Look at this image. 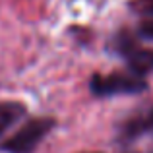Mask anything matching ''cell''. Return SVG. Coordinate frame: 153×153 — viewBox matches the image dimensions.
<instances>
[{"instance_id":"7a4b0ae2","label":"cell","mask_w":153,"mask_h":153,"mask_svg":"<svg viewBox=\"0 0 153 153\" xmlns=\"http://www.w3.org/2000/svg\"><path fill=\"white\" fill-rule=\"evenodd\" d=\"M147 83L143 76L134 72L130 74H111L101 76L95 74L89 82V89L95 97H116V95H136L146 91Z\"/></svg>"},{"instance_id":"277c9868","label":"cell","mask_w":153,"mask_h":153,"mask_svg":"<svg viewBox=\"0 0 153 153\" xmlns=\"http://www.w3.org/2000/svg\"><path fill=\"white\" fill-rule=\"evenodd\" d=\"M136 8L143 16V22L140 23V29H138L140 37L153 41V0H138Z\"/></svg>"},{"instance_id":"5b68a950","label":"cell","mask_w":153,"mask_h":153,"mask_svg":"<svg viewBox=\"0 0 153 153\" xmlns=\"http://www.w3.org/2000/svg\"><path fill=\"white\" fill-rule=\"evenodd\" d=\"M147 128H151V130H153V112L147 116V118L136 120L134 124H130V132H132V134H136V132H140V130H147Z\"/></svg>"},{"instance_id":"6da1fadb","label":"cell","mask_w":153,"mask_h":153,"mask_svg":"<svg viewBox=\"0 0 153 153\" xmlns=\"http://www.w3.org/2000/svg\"><path fill=\"white\" fill-rule=\"evenodd\" d=\"M54 120L52 118H33L18 128L6 142H2L0 149L4 153H33L39 143L47 138L52 130Z\"/></svg>"},{"instance_id":"3957f363","label":"cell","mask_w":153,"mask_h":153,"mask_svg":"<svg viewBox=\"0 0 153 153\" xmlns=\"http://www.w3.org/2000/svg\"><path fill=\"white\" fill-rule=\"evenodd\" d=\"M27 108L19 101H0V138L25 116Z\"/></svg>"}]
</instances>
